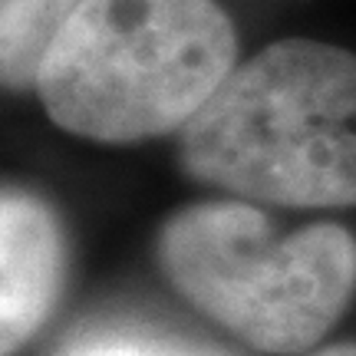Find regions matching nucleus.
<instances>
[{
  "instance_id": "4",
  "label": "nucleus",
  "mask_w": 356,
  "mask_h": 356,
  "mask_svg": "<svg viewBox=\"0 0 356 356\" xmlns=\"http://www.w3.org/2000/svg\"><path fill=\"white\" fill-rule=\"evenodd\" d=\"M70 270L63 218L43 195L0 185V356H17L53 317Z\"/></svg>"
},
{
  "instance_id": "5",
  "label": "nucleus",
  "mask_w": 356,
  "mask_h": 356,
  "mask_svg": "<svg viewBox=\"0 0 356 356\" xmlns=\"http://www.w3.org/2000/svg\"><path fill=\"white\" fill-rule=\"evenodd\" d=\"M79 0H0V83L37 86L40 66Z\"/></svg>"
},
{
  "instance_id": "3",
  "label": "nucleus",
  "mask_w": 356,
  "mask_h": 356,
  "mask_svg": "<svg viewBox=\"0 0 356 356\" xmlns=\"http://www.w3.org/2000/svg\"><path fill=\"white\" fill-rule=\"evenodd\" d=\"M155 261L175 293L261 353H304L356 293V238L337 221L277 234L244 198L185 204L165 218Z\"/></svg>"
},
{
  "instance_id": "2",
  "label": "nucleus",
  "mask_w": 356,
  "mask_h": 356,
  "mask_svg": "<svg viewBox=\"0 0 356 356\" xmlns=\"http://www.w3.org/2000/svg\"><path fill=\"white\" fill-rule=\"evenodd\" d=\"M234 66L238 33L215 0H79L33 89L60 129L132 145L181 132Z\"/></svg>"
},
{
  "instance_id": "7",
  "label": "nucleus",
  "mask_w": 356,
  "mask_h": 356,
  "mask_svg": "<svg viewBox=\"0 0 356 356\" xmlns=\"http://www.w3.org/2000/svg\"><path fill=\"white\" fill-rule=\"evenodd\" d=\"M314 356H356V343H337V346H327Z\"/></svg>"
},
{
  "instance_id": "1",
  "label": "nucleus",
  "mask_w": 356,
  "mask_h": 356,
  "mask_svg": "<svg viewBox=\"0 0 356 356\" xmlns=\"http://www.w3.org/2000/svg\"><path fill=\"white\" fill-rule=\"evenodd\" d=\"M356 53L287 37L231 70L178 132L185 175L280 208L356 204Z\"/></svg>"
},
{
  "instance_id": "6",
  "label": "nucleus",
  "mask_w": 356,
  "mask_h": 356,
  "mask_svg": "<svg viewBox=\"0 0 356 356\" xmlns=\"http://www.w3.org/2000/svg\"><path fill=\"white\" fill-rule=\"evenodd\" d=\"M76 356H168V353H155V350H145V346L136 343H96L79 350Z\"/></svg>"
}]
</instances>
